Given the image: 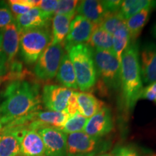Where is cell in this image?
I'll return each mask as SVG.
<instances>
[{
    "label": "cell",
    "mask_w": 156,
    "mask_h": 156,
    "mask_svg": "<svg viewBox=\"0 0 156 156\" xmlns=\"http://www.w3.org/2000/svg\"><path fill=\"white\" fill-rule=\"evenodd\" d=\"M5 100L0 104V123L3 126L15 119L39 112L41 95L38 84L27 80L9 82L4 90Z\"/></svg>",
    "instance_id": "1"
},
{
    "label": "cell",
    "mask_w": 156,
    "mask_h": 156,
    "mask_svg": "<svg viewBox=\"0 0 156 156\" xmlns=\"http://www.w3.org/2000/svg\"><path fill=\"white\" fill-rule=\"evenodd\" d=\"M139 46L131 42L122 54L121 61V86L123 103L128 112L140 98L143 83L140 71Z\"/></svg>",
    "instance_id": "2"
},
{
    "label": "cell",
    "mask_w": 156,
    "mask_h": 156,
    "mask_svg": "<svg viewBox=\"0 0 156 156\" xmlns=\"http://www.w3.org/2000/svg\"><path fill=\"white\" fill-rule=\"evenodd\" d=\"M67 51L75 69L78 88L83 92L92 89L98 76L91 48L87 44H81L73 46Z\"/></svg>",
    "instance_id": "3"
},
{
    "label": "cell",
    "mask_w": 156,
    "mask_h": 156,
    "mask_svg": "<svg viewBox=\"0 0 156 156\" xmlns=\"http://www.w3.org/2000/svg\"><path fill=\"white\" fill-rule=\"evenodd\" d=\"M52 34L49 26L23 31L20 40V54L27 64L37 62L43 52L51 44Z\"/></svg>",
    "instance_id": "4"
},
{
    "label": "cell",
    "mask_w": 156,
    "mask_h": 156,
    "mask_svg": "<svg viewBox=\"0 0 156 156\" xmlns=\"http://www.w3.org/2000/svg\"><path fill=\"white\" fill-rule=\"evenodd\" d=\"M97 76L101 79L107 88L119 90L121 86V64L114 51L93 49Z\"/></svg>",
    "instance_id": "5"
},
{
    "label": "cell",
    "mask_w": 156,
    "mask_h": 156,
    "mask_svg": "<svg viewBox=\"0 0 156 156\" xmlns=\"http://www.w3.org/2000/svg\"><path fill=\"white\" fill-rule=\"evenodd\" d=\"M64 54L62 44H50L37 60L34 67L36 77L44 81L50 80L55 77Z\"/></svg>",
    "instance_id": "6"
},
{
    "label": "cell",
    "mask_w": 156,
    "mask_h": 156,
    "mask_svg": "<svg viewBox=\"0 0 156 156\" xmlns=\"http://www.w3.org/2000/svg\"><path fill=\"white\" fill-rule=\"evenodd\" d=\"M105 149L101 138H95L84 132L67 134L66 156H95Z\"/></svg>",
    "instance_id": "7"
},
{
    "label": "cell",
    "mask_w": 156,
    "mask_h": 156,
    "mask_svg": "<svg viewBox=\"0 0 156 156\" xmlns=\"http://www.w3.org/2000/svg\"><path fill=\"white\" fill-rule=\"evenodd\" d=\"M96 25L81 15H76L73 19L69 33L62 44L64 49L67 51L77 45L87 44Z\"/></svg>",
    "instance_id": "8"
},
{
    "label": "cell",
    "mask_w": 156,
    "mask_h": 156,
    "mask_svg": "<svg viewBox=\"0 0 156 156\" xmlns=\"http://www.w3.org/2000/svg\"><path fill=\"white\" fill-rule=\"evenodd\" d=\"M37 132L44 142L46 156H66L67 134L53 126H45Z\"/></svg>",
    "instance_id": "9"
},
{
    "label": "cell",
    "mask_w": 156,
    "mask_h": 156,
    "mask_svg": "<svg viewBox=\"0 0 156 156\" xmlns=\"http://www.w3.org/2000/svg\"><path fill=\"white\" fill-rule=\"evenodd\" d=\"M73 93V90L63 86L46 85L42 90V103L45 108L50 112H65Z\"/></svg>",
    "instance_id": "10"
},
{
    "label": "cell",
    "mask_w": 156,
    "mask_h": 156,
    "mask_svg": "<svg viewBox=\"0 0 156 156\" xmlns=\"http://www.w3.org/2000/svg\"><path fill=\"white\" fill-rule=\"evenodd\" d=\"M114 128L111 109L105 106L87 121L84 132L95 138H101L108 134Z\"/></svg>",
    "instance_id": "11"
},
{
    "label": "cell",
    "mask_w": 156,
    "mask_h": 156,
    "mask_svg": "<svg viewBox=\"0 0 156 156\" xmlns=\"http://www.w3.org/2000/svg\"><path fill=\"white\" fill-rule=\"evenodd\" d=\"M26 129L3 126L0 132V156H20V140Z\"/></svg>",
    "instance_id": "12"
},
{
    "label": "cell",
    "mask_w": 156,
    "mask_h": 156,
    "mask_svg": "<svg viewBox=\"0 0 156 156\" xmlns=\"http://www.w3.org/2000/svg\"><path fill=\"white\" fill-rule=\"evenodd\" d=\"M142 83L146 85L156 82V44L145 43L139 52Z\"/></svg>",
    "instance_id": "13"
},
{
    "label": "cell",
    "mask_w": 156,
    "mask_h": 156,
    "mask_svg": "<svg viewBox=\"0 0 156 156\" xmlns=\"http://www.w3.org/2000/svg\"><path fill=\"white\" fill-rule=\"evenodd\" d=\"M1 32L2 34V43L0 50L7 58L9 67V66L15 62V58L19 51L21 31L15 21L1 30Z\"/></svg>",
    "instance_id": "14"
},
{
    "label": "cell",
    "mask_w": 156,
    "mask_h": 156,
    "mask_svg": "<svg viewBox=\"0 0 156 156\" xmlns=\"http://www.w3.org/2000/svg\"><path fill=\"white\" fill-rule=\"evenodd\" d=\"M51 18L38 7H34L25 14L15 17V21L22 33L25 30L49 26Z\"/></svg>",
    "instance_id": "15"
},
{
    "label": "cell",
    "mask_w": 156,
    "mask_h": 156,
    "mask_svg": "<svg viewBox=\"0 0 156 156\" xmlns=\"http://www.w3.org/2000/svg\"><path fill=\"white\" fill-rule=\"evenodd\" d=\"M20 156H46L42 138L38 132L27 128L20 140Z\"/></svg>",
    "instance_id": "16"
},
{
    "label": "cell",
    "mask_w": 156,
    "mask_h": 156,
    "mask_svg": "<svg viewBox=\"0 0 156 156\" xmlns=\"http://www.w3.org/2000/svg\"><path fill=\"white\" fill-rule=\"evenodd\" d=\"M77 12L93 24L99 25L107 15L102 4V1L85 0L78 3Z\"/></svg>",
    "instance_id": "17"
},
{
    "label": "cell",
    "mask_w": 156,
    "mask_h": 156,
    "mask_svg": "<svg viewBox=\"0 0 156 156\" xmlns=\"http://www.w3.org/2000/svg\"><path fill=\"white\" fill-rule=\"evenodd\" d=\"M56 80L62 86L68 89L77 90L78 88L75 69L67 54H64L62 58L56 74Z\"/></svg>",
    "instance_id": "18"
},
{
    "label": "cell",
    "mask_w": 156,
    "mask_h": 156,
    "mask_svg": "<svg viewBox=\"0 0 156 156\" xmlns=\"http://www.w3.org/2000/svg\"><path fill=\"white\" fill-rule=\"evenodd\" d=\"M74 17L73 15H54L52 18V41L51 44L63 43L69 33L70 23Z\"/></svg>",
    "instance_id": "19"
},
{
    "label": "cell",
    "mask_w": 156,
    "mask_h": 156,
    "mask_svg": "<svg viewBox=\"0 0 156 156\" xmlns=\"http://www.w3.org/2000/svg\"><path fill=\"white\" fill-rule=\"evenodd\" d=\"M77 99L80 114L86 118L93 116L105 106L104 103L90 93H77Z\"/></svg>",
    "instance_id": "20"
},
{
    "label": "cell",
    "mask_w": 156,
    "mask_h": 156,
    "mask_svg": "<svg viewBox=\"0 0 156 156\" xmlns=\"http://www.w3.org/2000/svg\"><path fill=\"white\" fill-rule=\"evenodd\" d=\"M156 7H150L142 9L133 16L126 20V25L129 34L131 42H134L141 33L142 28L147 23L151 12Z\"/></svg>",
    "instance_id": "21"
},
{
    "label": "cell",
    "mask_w": 156,
    "mask_h": 156,
    "mask_svg": "<svg viewBox=\"0 0 156 156\" xmlns=\"http://www.w3.org/2000/svg\"><path fill=\"white\" fill-rule=\"evenodd\" d=\"M87 45L93 49L113 51V36L100 25H96Z\"/></svg>",
    "instance_id": "22"
},
{
    "label": "cell",
    "mask_w": 156,
    "mask_h": 156,
    "mask_svg": "<svg viewBox=\"0 0 156 156\" xmlns=\"http://www.w3.org/2000/svg\"><path fill=\"white\" fill-rule=\"evenodd\" d=\"M150 7H156V1L153 0H125L122 1L118 14L124 20H127L142 9Z\"/></svg>",
    "instance_id": "23"
},
{
    "label": "cell",
    "mask_w": 156,
    "mask_h": 156,
    "mask_svg": "<svg viewBox=\"0 0 156 156\" xmlns=\"http://www.w3.org/2000/svg\"><path fill=\"white\" fill-rule=\"evenodd\" d=\"M69 116L66 112H37L35 114V119L40 122L45 126H53L58 129L62 128L67 120Z\"/></svg>",
    "instance_id": "24"
},
{
    "label": "cell",
    "mask_w": 156,
    "mask_h": 156,
    "mask_svg": "<svg viewBox=\"0 0 156 156\" xmlns=\"http://www.w3.org/2000/svg\"><path fill=\"white\" fill-rule=\"evenodd\" d=\"M130 43L131 39L127 28L117 31L113 35V51L120 64L122 54Z\"/></svg>",
    "instance_id": "25"
},
{
    "label": "cell",
    "mask_w": 156,
    "mask_h": 156,
    "mask_svg": "<svg viewBox=\"0 0 156 156\" xmlns=\"http://www.w3.org/2000/svg\"><path fill=\"white\" fill-rule=\"evenodd\" d=\"M99 25L112 36L117 31L126 28V20L123 19L118 13L107 14Z\"/></svg>",
    "instance_id": "26"
},
{
    "label": "cell",
    "mask_w": 156,
    "mask_h": 156,
    "mask_svg": "<svg viewBox=\"0 0 156 156\" xmlns=\"http://www.w3.org/2000/svg\"><path fill=\"white\" fill-rule=\"evenodd\" d=\"M87 119H88L82 114H77L75 116L69 117L66 124L59 129L67 134L82 132L84 130Z\"/></svg>",
    "instance_id": "27"
},
{
    "label": "cell",
    "mask_w": 156,
    "mask_h": 156,
    "mask_svg": "<svg viewBox=\"0 0 156 156\" xmlns=\"http://www.w3.org/2000/svg\"><path fill=\"white\" fill-rule=\"evenodd\" d=\"M38 0H10L8 2L9 9L16 16L28 12L31 9L38 7Z\"/></svg>",
    "instance_id": "28"
},
{
    "label": "cell",
    "mask_w": 156,
    "mask_h": 156,
    "mask_svg": "<svg viewBox=\"0 0 156 156\" xmlns=\"http://www.w3.org/2000/svg\"><path fill=\"white\" fill-rule=\"evenodd\" d=\"M79 2L75 0H59L54 15H67L75 16Z\"/></svg>",
    "instance_id": "29"
},
{
    "label": "cell",
    "mask_w": 156,
    "mask_h": 156,
    "mask_svg": "<svg viewBox=\"0 0 156 156\" xmlns=\"http://www.w3.org/2000/svg\"><path fill=\"white\" fill-rule=\"evenodd\" d=\"M15 22L14 17L9 7L6 4L0 5V29L2 30Z\"/></svg>",
    "instance_id": "30"
},
{
    "label": "cell",
    "mask_w": 156,
    "mask_h": 156,
    "mask_svg": "<svg viewBox=\"0 0 156 156\" xmlns=\"http://www.w3.org/2000/svg\"><path fill=\"white\" fill-rule=\"evenodd\" d=\"M58 2L57 0H41L37 7L48 16L52 17L55 14Z\"/></svg>",
    "instance_id": "31"
},
{
    "label": "cell",
    "mask_w": 156,
    "mask_h": 156,
    "mask_svg": "<svg viewBox=\"0 0 156 156\" xmlns=\"http://www.w3.org/2000/svg\"><path fill=\"white\" fill-rule=\"evenodd\" d=\"M77 93L73 91V94L70 96L69 101H68L67 106L65 112L69 115V117L73 116L77 114H80L79 106H78L77 99Z\"/></svg>",
    "instance_id": "32"
},
{
    "label": "cell",
    "mask_w": 156,
    "mask_h": 156,
    "mask_svg": "<svg viewBox=\"0 0 156 156\" xmlns=\"http://www.w3.org/2000/svg\"><path fill=\"white\" fill-rule=\"evenodd\" d=\"M140 98L147 99L156 102V82L150 84L147 87L143 88Z\"/></svg>",
    "instance_id": "33"
},
{
    "label": "cell",
    "mask_w": 156,
    "mask_h": 156,
    "mask_svg": "<svg viewBox=\"0 0 156 156\" xmlns=\"http://www.w3.org/2000/svg\"><path fill=\"white\" fill-rule=\"evenodd\" d=\"M122 1H102V4L106 10L107 14H112V13H117L119 9Z\"/></svg>",
    "instance_id": "34"
},
{
    "label": "cell",
    "mask_w": 156,
    "mask_h": 156,
    "mask_svg": "<svg viewBox=\"0 0 156 156\" xmlns=\"http://www.w3.org/2000/svg\"><path fill=\"white\" fill-rule=\"evenodd\" d=\"M112 155L113 156H139L133 148L125 146L116 148Z\"/></svg>",
    "instance_id": "35"
},
{
    "label": "cell",
    "mask_w": 156,
    "mask_h": 156,
    "mask_svg": "<svg viewBox=\"0 0 156 156\" xmlns=\"http://www.w3.org/2000/svg\"><path fill=\"white\" fill-rule=\"evenodd\" d=\"M9 69V65L7 64V58L0 50V77L5 75Z\"/></svg>",
    "instance_id": "36"
},
{
    "label": "cell",
    "mask_w": 156,
    "mask_h": 156,
    "mask_svg": "<svg viewBox=\"0 0 156 156\" xmlns=\"http://www.w3.org/2000/svg\"><path fill=\"white\" fill-rule=\"evenodd\" d=\"M2 34L1 30H0V49L2 47Z\"/></svg>",
    "instance_id": "37"
},
{
    "label": "cell",
    "mask_w": 156,
    "mask_h": 156,
    "mask_svg": "<svg viewBox=\"0 0 156 156\" xmlns=\"http://www.w3.org/2000/svg\"><path fill=\"white\" fill-rule=\"evenodd\" d=\"M153 35H154V36H155V37L156 38V24L155 25V26L153 27Z\"/></svg>",
    "instance_id": "38"
},
{
    "label": "cell",
    "mask_w": 156,
    "mask_h": 156,
    "mask_svg": "<svg viewBox=\"0 0 156 156\" xmlns=\"http://www.w3.org/2000/svg\"><path fill=\"white\" fill-rule=\"evenodd\" d=\"M95 156H113L112 154H102V155H95Z\"/></svg>",
    "instance_id": "39"
},
{
    "label": "cell",
    "mask_w": 156,
    "mask_h": 156,
    "mask_svg": "<svg viewBox=\"0 0 156 156\" xmlns=\"http://www.w3.org/2000/svg\"><path fill=\"white\" fill-rule=\"evenodd\" d=\"M2 83V77H0V85H1Z\"/></svg>",
    "instance_id": "40"
},
{
    "label": "cell",
    "mask_w": 156,
    "mask_h": 156,
    "mask_svg": "<svg viewBox=\"0 0 156 156\" xmlns=\"http://www.w3.org/2000/svg\"><path fill=\"white\" fill-rule=\"evenodd\" d=\"M155 156H156V155H155Z\"/></svg>",
    "instance_id": "41"
}]
</instances>
